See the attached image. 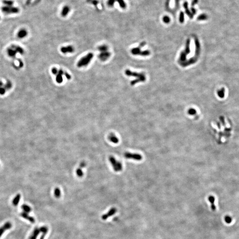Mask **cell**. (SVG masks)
I'll return each mask as SVG.
<instances>
[{"label":"cell","instance_id":"obj_1","mask_svg":"<svg viewBox=\"0 0 239 239\" xmlns=\"http://www.w3.org/2000/svg\"><path fill=\"white\" fill-rule=\"evenodd\" d=\"M52 74L56 76L55 79L56 82L59 84L63 82L62 75H64L66 78H68L69 76V74L61 69H58L55 68H52Z\"/></svg>","mask_w":239,"mask_h":239},{"label":"cell","instance_id":"obj_2","mask_svg":"<svg viewBox=\"0 0 239 239\" xmlns=\"http://www.w3.org/2000/svg\"><path fill=\"white\" fill-rule=\"evenodd\" d=\"M94 57V54L92 53H89L86 55L80 58L77 63V66L78 68H81L87 66Z\"/></svg>","mask_w":239,"mask_h":239},{"label":"cell","instance_id":"obj_3","mask_svg":"<svg viewBox=\"0 0 239 239\" xmlns=\"http://www.w3.org/2000/svg\"><path fill=\"white\" fill-rule=\"evenodd\" d=\"M109 160L115 171H121L122 170L123 166L122 163L119 161L117 160L114 158V157L111 156L109 157Z\"/></svg>","mask_w":239,"mask_h":239},{"label":"cell","instance_id":"obj_4","mask_svg":"<svg viewBox=\"0 0 239 239\" xmlns=\"http://www.w3.org/2000/svg\"><path fill=\"white\" fill-rule=\"evenodd\" d=\"M124 156L126 159H133L136 161H140L142 159V156L140 154L138 153L127 152L124 154Z\"/></svg>","mask_w":239,"mask_h":239},{"label":"cell","instance_id":"obj_5","mask_svg":"<svg viewBox=\"0 0 239 239\" xmlns=\"http://www.w3.org/2000/svg\"><path fill=\"white\" fill-rule=\"evenodd\" d=\"M1 10L3 12L7 14L17 13L20 11L19 8L12 6H3L1 8Z\"/></svg>","mask_w":239,"mask_h":239},{"label":"cell","instance_id":"obj_6","mask_svg":"<svg viewBox=\"0 0 239 239\" xmlns=\"http://www.w3.org/2000/svg\"><path fill=\"white\" fill-rule=\"evenodd\" d=\"M111 53L108 51L100 52V54L98 55L99 59L101 61L104 62L107 60L111 56Z\"/></svg>","mask_w":239,"mask_h":239},{"label":"cell","instance_id":"obj_7","mask_svg":"<svg viewBox=\"0 0 239 239\" xmlns=\"http://www.w3.org/2000/svg\"><path fill=\"white\" fill-rule=\"evenodd\" d=\"M86 162L85 161H83L81 162L79 167L77 168L76 171V173L78 177L79 178H81L83 177V168L86 167Z\"/></svg>","mask_w":239,"mask_h":239},{"label":"cell","instance_id":"obj_8","mask_svg":"<svg viewBox=\"0 0 239 239\" xmlns=\"http://www.w3.org/2000/svg\"><path fill=\"white\" fill-rule=\"evenodd\" d=\"M125 74L127 76L136 77L137 78L145 77L144 74L143 73H138L137 72H132L129 70H126L125 71Z\"/></svg>","mask_w":239,"mask_h":239},{"label":"cell","instance_id":"obj_9","mask_svg":"<svg viewBox=\"0 0 239 239\" xmlns=\"http://www.w3.org/2000/svg\"><path fill=\"white\" fill-rule=\"evenodd\" d=\"M197 58H198L196 57H193L192 58H190L187 61L183 62H179V63H180V64L181 65L182 67H186L187 66H188L190 65L193 64V63H195L197 60Z\"/></svg>","mask_w":239,"mask_h":239},{"label":"cell","instance_id":"obj_10","mask_svg":"<svg viewBox=\"0 0 239 239\" xmlns=\"http://www.w3.org/2000/svg\"><path fill=\"white\" fill-rule=\"evenodd\" d=\"M117 211V208L113 207V208H111L107 213H105L103 215H102L101 217V218L103 220H105L107 219L108 218L111 217L112 216L115 214Z\"/></svg>","mask_w":239,"mask_h":239},{"label":"cell","instance_id":"obj_11","mask_svg":"<svg viewBox=\"0 0 239 239\" xmlns=\"http://www.w3.org/2000/svg\"><path fill=\"white\" fill-rule=\"evenodd\" d=\"M12 227V224L10 222H7L0 228V237L6 230H9Z\"/></svg>","mask_w":239,"mask_h":239},{"label":"cell","instance_id":"obj_12","mask_svg":"<svg viewBox=\"0 0 239 239\" xmlns=\"http://www.w3.org/2000/svg\"><path fill=\"white\" fill-rule=\"evenodd\" d=\"M60 50L62 53L66 54V53H71L74 52V49L73 46L69 45L62 47Z\"/></svg>","mask_w":239,"mask_h":239},{"label":"cell","instance_id":"obj_13","mask_svg":"<svg viewBox=\"0 0 239 239\" xmlns=\"http://www.w3.org/2000/svg\"><path fill=\"white\" fill-rule=\"evenodd\" d=\"M194 42H195V52L194 57L198 58L199 56V54L200 53V51H201L200 44L199 43V40L197 37H195L194 39Z\"/></svg>","mask_w":239,"mask_h":239},{"label":"cell","instance_id":"obj_14","mask_svg":"<svg viewBox=\"0 0 239 239\" xmlns=\"http://www.w3.org/2000/svg\"><path fill=\"white\" fill-rule=\"evenodd\" d=\"M41 232L40 228H36L33 231L31 236L29 237V239H36L39 234Z\"/></svg>","mask_w":239,"mask_h":239},{"label":"cell","instance_id":"obj_15","mask_svg":"<svg viewBox=\"0 0 239 239\" xmlns=\"http://www.w3.org/2000/svg\"><path fill=\"white\" fill-rule=\"evenodd\" d=\"M108 139L112 143L117 144L119 142V139L114 133H111L108 136Z\"/></svg>","mask_w":239,"mask_h":239},{"label":"cell","instance_id":"obj_16","mask_svg":"<svg viewBox=\"0 0 239 239\" xmlns=\"http://www.w3.org/2000/svg\"><path fill=\"white\" fill-rule=\"evenodd\" d=\"M21 216L22 217L25 218V219L27 220L28 221H29L30 222L32 223H34L35 222V220L34 219V218L32 217H31L30 216H29L27 214V213H25V212H22L21 213Z\"/></svg>","mask_w":239,"mask_h":239},{"label":"cell","instance_id":"obj_17","mask_svg":"<svg viewBox=\"0 0 239 239\" xmlns=\"http://www.w3.org/2000/svg\"><path fill=\"white\" fill-rule=\"evenodd\" d=\"M183 7H184L185 9V12L187 15L190 18V19H192L193 18V15L191 12L190 10L188 8V3L187 1L185 2L183 4Z\"/></svg>","mask_w":239,"mask_h":239},{"label":"cell","instance_id":"obj_18","mask_svg":"<svg viewBox=\"0 0 239 239\" xmlns=\"http://www.w3.org/2000/svg\"><path fill=\"white\" fill-rule=\"evenodd\" d=\"M28 35V31L25 29H21L17 33V37L20 39H23Z\"/></svg>","mask_w":239,"mask_h":239},{"label":"cell","instance_id":"obj_19","mask_svg":"<svg viewBox=\"0 0 239 239\" xmlns=\"http://www.w3.org/2000/svg\"><path fill=\"white\" fill-rule=\"evenodd\" d=\"M215 199L214 196H212V195L208 196V201L211 203V208L212 210L213 211H215L217 208L216 205H215Z\"/></svg>","mask_w":239,"mask_h":239},{"label":"cell","instance_id":"obj_20","mask_svg":"<svg viewBox=\"0 0 239 239\" xmlns=\"http://www.w3.org/2000/svg\"><path fill=\"white\" fill-rule=\"evenodd\" d=\"M40 229L41 230V232L42 233V234L40 239H44L46 234L48 232V229L47 226H43V227H40Z\"/></svg>","mask_w":239,"mask_h":239},{"label":"cell","instance_id":"obj_21","mask_svg":"<svg viewBox=\"0 0 239 239\" xmlns=\"http://www.w3.org/2000/svg\"><path fill=\"white\" fill-rule=\"evenodd\" d=\"M70 11V8L68 6H65L63 8L61 14L62 16L65 17L68 15Z\"/></svg>","mask_w":239,"mask_h":239},{"label":"cell","instance_id":"obj_22","mask_svg":"<svg viewBox=\"0 0 239 239\" xmlns=\"http://www.w3.org/2000/svg\"><path fill=\"white\" fill-rule=\"evenodd\" d=\"M146 80V77H142L140 78H137L136 79L134 80L133 81H132L131 82V85L132 86H133L136 84L137 83H140V82H143L145 81Z\"/></svg>","mask_w":239,"mask_h":239},{"label":"cell","instance_id":"obj_23","mask_svg":"<svg viewBox=\"0 0 239 239\" xmlns=\"http://www.w3.org/2000/svg\"><path fill=\"white\" fill-rule=\"evenodd\" d=\"M20 199H21V195L20 194H17L12 201V204L13 205L17 206L18 205L19 203L20 202Z\"/></svg>","mask_w":239,"mask_h":239},{"label":"cell","instance_id":"obj_24","mask_svg":"<svg viewBox=\"0 0 239 239\" xmlns=\"http://www.w3.org/2000/svg\"><path fill=\"white\" fill-rule=\"evenodd\" d=\"M190 39H187V43H186V48H185V50L184 51L185 53L187 54V55H188V54L190 53Z\"/></svg>","mask_w":239,"mask_h":239},{"label":"cell","instance_id":"obj_25","mask_svg":"<svg viewBox=\"0 0 239 239\" xmlns=\"http://www.w3.org/2000/svg\"><path fill=\"white\" fill-rule=\"evenodd\" d=\"M187 55L184 51L182 52L180 54L179 62L186 61V58H187Z\"/></svg>","mask_w":239,"mask_h":239},{"label":"cell","instance_id":"obj_26","mask_svg":"<svg viewBox=\"0 0 239 239\" xmlns=\"http://www.w3.org/2000/svg\"><path fill=\"white\" fill-rule=\"evenodd\" d=\"M140 52H141L140 48L139 47L133 48L131 50V53H132V54H133L134 55H140Z\"/></svg>","mask_w":239,"mask_h":239},{"label":"cell","instance_id":"obj_27","mask_svg":"<svg viewBox=\"0 0 239 239\" xmlns=\"http://www.w3.org/2000/svg\"><path fill=\"white\" fill-rule=\"evenodd\" d=\"M54 195L55 196L56 198H59L61 195V190H60V189L58 188V187H57L55 189V190H54Z\"/></svg>","mask_w":239,"mask_h":239},{"label":"cell","instance_id":"obj_28","mask_svg":"<svg viewBox=\"0 0 239 239\" xmlns=\"http://www.w3.org/2000/svg\"><path fill=\"white\" fill-rule=\"evenodd\" d=\"M108 49H109L107 45H105V44L101 45V46H99L98 48V51L100 52L107 51H108Z\"/></svg>","mask_w":239,"mask_h":239},{"label":"cell","instance_id":"obj_29","mask_svg":"<svg viewBox=\"0 0 239 239\" xmlns=\"http://www.w3.org/2000/svg\"><path fill=\"white\" fill-rule=\"evenodd\" d=\"M21 208L25 211V212L26 213H29L31 210V207L27 205H22Z\"/></svg>","mask_w":239,"mask_h":239},{"label":"cell","instance_id":"obj_30","mask_svg":"<svg viewBox=\"0 0 239 239\" xmlns=\"http://www.w3.org/2000/svg\"><path fill=\"white\" fill-rule=\"evenodd\" d=\"M208 18V16L206 14H202L197 17V20L199 21H205L207 20Z\"/></svg>","mask_w":239,"mask_h":239},{"label":"cell","instance_id":"obj_31","mask_svg":"<svg viewBox=\"0 0 239 239\" xmlns=\"http://www.w3.org/2000/svg\"><path fill=\"white\" fill-rule=\"evenodd\" d=\"M2 3L6 6H12L14 4L13 1L11 0H3Z\"/></svg>","mask_w":239,"mask_h":239},{"label":"cell","instance_id":"obj_32","mask_svg":"<svg viewBox=\"0 0 239 239\" xmlns=\"http://www.w3.org/2000/svg\"><path fill=\"white\" fill-rule=\"evenodd\" d=\"M116 2L118 3L121 8L125 9L126 8V4L124 0H116Z\"/></svg>","mask_w":239,"mask_h":239},{"label":"cell","instance_id":"obj_33","mask_svg":"<svg viewBox=\"0 0 239 239\" xmlns=\"http://www.w3.org/2000/svg\"><path fill=\"white\" fill-rule=\"evenodd\" d=\"M224 92H225V89L224 88L219 90L218 91V96L220 98H224Z\"/></svg>","mask_w":239,"mask_h":239},{"label":"cell","instance_id":"obj_34","mask_svg":"<svg viewBox=\"0 0 239 239\" xmlns=\"http://www.w3.org/2000/svg\"><path fill=\"white\" fill-rule=\"evenodd\" d=\"M224 221L225 222L227 223V224H230L232 223V221H233V219H232V218L229 216V215H226L224 217Z\"/></svg>","mask_w":239,"mask_h":239},{"label":"cell","instance_id":"obj_35","mask_svg":"<svg viewBox=\"0 0 239 239\" xmlns=\"http://www.w3.org/2000/svg\"><path fill=\"white\" fill-rule=\"evenodd\" d=\"M179 21L181 23H183L185 21V16H184V12L181 11L179 14Z\"/></svg>","mask_w":239,"mask_h":239},{"label":"cell","instance_id":"obj_36","mask_svg":"<svg viewBox=\"0 0 239 239\" xmlns=\"http://www.w3.org/2000/svg\"><path fill=\"white\" fill-rule=\"evenodd\" d=\"M150 52L149 51L146 50V51H141L139 55H141L143 56H146L150 55Z\"/></svg>","mask_w":239,"mask_h":239},{"label":"cell","instance_id":"obj_37","mask_svg":"<svg viewBox=\"0 0 239 239\" xmlns=\"http://www.w3.org/2000/svg\"><path fill=\"white\" fill-rule=\"evenodd\" d=\"M162 21L166 24H168L171 21V19L167 16H165L162 18Z\"/></svg>","mask_w":239,"mask_h":239},{"label":"cell","instance_id":"obj_38","mask_svg":"<svg viewBox=\"0 0 239 239\" xmlns=\"http://www.w3.org/2000/svg\"><path fill=\"white\" fill-rule=\"evenodd\" d=\"M188 113L190 115H194L196 114L197 111L196 109H193V108H191L188 111Z\"/></svg>","mask_w":239,"mask_h":239},{"label":"cell","instance_id":"obj_39","mask_svg":"<svg viewBox=\"0 0 239 239\" xmlns=\"http://www.w3.org/2000/svg\"><path fill=\"white\" fill-rule=\"evenodd\" d=\"M87 1L88 2H89V3H91V4H92L93 5H94L95 6H97L98 4V0H87Z\"/></svg>","mask_w":239,"mask_h":239},{"label":"cell","instance_id":"obj_40","mask_svg":"<svg viewBox=\"0 0 239 239\" xmlns=\"http://www.w3.org/2000/svg\"><path fill=\"white\" fill-rule=\"evenodd\" d=\"M116 2V0H108L107 4L108 6L112 7L114 6V4Z\"/></svg>","mask_w":239,"mask_h":239},{"label":"cell","instance_id":"obj_41","mask_svg":"<svg viewBox=\"0 0 239 239\" xmlns=\"http://www.w3.org/2000/svg\"><path fill=\"white\" fill-rule=\"evenodd\" d=\"M198 0H193L192 2V4H191L192 6H194L195 5H196L198 3Z\"/></svg>","mask_w":239,"mask_h":239},{"label":"cell","instance_id":"obj_42","mask_svg":"<svg viewBox=\"0 0 239 239\" xmlns=\"http://www.w3.org/2000/svg\"><path fill=\"white\" fill-rule=\"evenodd\" d=\"M170 0H166V8L167 9H169V4H170Z\"/></svg>","mask_w":239,"mask_h":239},{"label":"cell","instance_id":"obj_43","mask_svg":"<svg viewBox=\"0 0 239 239\" xmlns=\"http://www.w3.org/2000/svg\"><path fill=\"white\" fill-rule=\"evenodd\" d=\"M191 12H192V13L193 14H196V9H195L194 8H192L191 9Z\"/></svg>","mask_w":239,"mask_h":239},{"label":"cell","instance_id":"obj_44","mask_svg":"<svg viewBox=\"0 0 239 239\" xmlns=\"http://www.w3.org/2000/svg\"><path fill=\"white\" fill-rule=\"evenodd\" d=\"M179 1L180 0H175V6L176 7H178V5H179Z\"/></svg>","mask_w":239,"mask_h":239},{"label":"cell","instance_id":"obj_45","mask_svg":"<svg viewBox=\"0 0 239 239\" xmlns=\"http://www.w3.org/2000/svg\"><path fill=\"white\" fill-rule=\"evenodd\" d=\"M145 44H146V43H145V42H143L142 43H141L140 44V46H139V47H140H140H144V46H145Z\"/></svg>","mask_w":239,"mask_h":239},{"label":"cell","instance_id":"obj_46","mask_svg":"<svg viewBox=\"0 0 239 239\" xmlns=\"http://www.w3.org/2000/svg\"><path fill=\"white\" fill-rule=\"evenodd\" d=\"M31 0H26V4L27 5H29L30 2H31Z\"/></svg>","mask_w":239,"mask_h":239},{"label":"cell","instance_id":"obj_47","mask_svg":"<svg viewBox=\"0 0 239 239\" xmlns=\"http://www.w3.org/2000/svg\"></svg>","mask_w":239,"mask_h":239}]
</instances>
